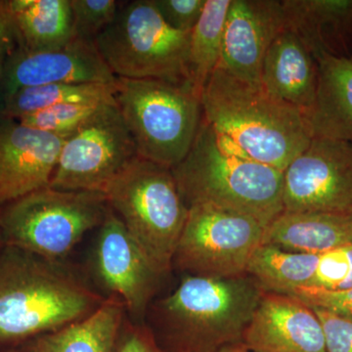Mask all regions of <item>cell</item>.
I'll use <instances>...</instances> for the list:
<instances>
[{
    "instance_id": "obj_1",
    "label": "cell",
    "mask_w": 352,
    "mask_h": 352,
    "mask_svg": "<svg viewBox=\"0 0 352 352\" xmlns=\"http://www.w3.org/2000/svg\"><path fill=\"white\" fill-rule=\"evenodd\" d=\"M106 298L63 261L0 248V346L29 342L87 317Z\"/></svg>"
},
{
    "instance_id": "obj_2",
    "label": "cell",
    "mask_w": 352,
    "mask_h": 352,
    "mask_svg": "<svg viewBox=\"0 0 352 352\" xmlns=\"http://www.w3.org/2000/svg\"><path fill=\"white\" fill-rule=\"evenodd\" d=\"M203 118L233 151L284 171L312 140L307 116L261 85L217 66L201 96Z\"/></svg>"
},
{
    "instance_id": "obj_3",
    "label": "cell",
    "mask_w": 352,
    "mask_h": 352,
    "mask_svg": "<svg viewBox=\"0 0 352 352\" xmlns=\"http://www.w3.org/2000/svg\"><path fill=\"white\" fill-rule=\"evenodd\" d=\"M171 171L188 207L208 204L265 227L284 212V171L233 151L204 118L188 154Z\"/></svg>"
},
{
    "instance_id": "obj_4",
    "label": "cell",
    "mask_w": 352,
    "mask_h": 352,
    "mask_svg": "<svg viewBox=\"0 0 352 352\" xmlns=\"http://www.w3.org/2000/svg\"><path fill=\"white\" fill-rule=\"evenodd\" d=\"M265 291L249 274L186 275L157 305V318L182 352H217L242 342Z\"/></svg>"
},
{
    "instance_id": "obj_5",
    "label": "cell",
    "mask_w": 352,
    "mask_h": 352,
    "mask_svg": "<svg viewBox=\"0 0 352 352\" xmlns=\"http://www.w3.org/2000/svg\"><path fill=\"white\" fill-rule=\"evenodd\" d=\"M104 194L157 272H170L189 210L171 168L135 157Z\"/></svg>"
},
{
    "instance_id": "obj_6",
    "label": "cell",
    "mask_w": 352,
    "mask_h": 352,
    "mask_svg": "<svg viewBox=\"0 0 352 352\" xmlns=\"http://www.w3.org/2000/svg\"><path fill=\"white\" fill-rule=\"evenodd\" d=\"M115 100L138 157L173 168L188 154L200 126L201 96L190 83L117 78Z\"/></svg>"
},
{
    "instance_id": "obj_7",
    "label": "cell",
    "mask_w": 352,
    "mask_h": 352,
    "mask_svg": "<svg viewBox=\"0 0 352 352\" xmlns=\"http://www.w3.org/2000/svg\"><path fill=\"white\" fill-rule=\"evenodd\" d=\"M110 208L101 192L44 187L0 207L3 243L63 261L85 234L101 226Z\"/></svg>"
},
{
    "instance_id": "obj_8",
    "label": "cell",
    "mask_w": 352,
    "mask_h": 352,
    "mask_svg": "<svg viewBox=\"0 0 352 352\" xmlns=\"http://www.w3.org/2000/svg\"><path fill=\"white\" fill-rule=\"evenodd\" d=\"M190 34L171 28L152 0H133L119 7L94 43L116 78L192 85Z\"/></svg>"
},
{
    "instance_id": "obj_9",
    "label": "cell",
    "mask_w": 352,
    "mask_h": 352,
    "mask_svg": "<svg viewBox=\"0 0 352 352\" xmlns=\"http://www.w3.org/2000/svg\"><path fill=\"white\" fill-rule=\"evenodd\" d=\"M173 265L186 275L227 278L247 274L266 227L249 215L208 205L189 206Z\"/></svg>"
},
{
    "instance_id": "obj_10",
    "label": "cell",
    "mask_w": 352,
    "mask_h": 352,
    "mask_svg": "<svg viewBox=\"0 0 352 352\" xmlns=\"http://www.w3.org/2000/svg\"><path fill=\"white\" fill-rule=\"evenodd\" d=\"M138 157L117 102L105 103L65 140L50 187L104 194L113 178Z\"/></svg>"
},
{
    "instance_id": "obj_11",
    "label": "cell",
    "mask_w": 352,
    "mask_h": 352,
    "mask_svg": "<svg viewBox=\"0 0 352 352\" xmlns=\"http://www.w3.org/2000/svg\"><path fill=\"white\" fill-rule=\"evenodd\" d=\"M284 212L352 217V144L314 138L284 170Z\"/></svg>"
},
{
    "instance_id": "obj_12",
    "label": "cell",
    "mask_w": 352,
    "mask_h": 352,
    "mask_svg": "<svg viewBox=\"0 0 352 352\" xmlns=\"http://www.w3.org/2000/svg\"><path fill=\"white\" fill-rule=\"evenodd\" d=\"M117 80L94 41L74 36L50 50L18 47L0 64V104L18 90L55 83H106Z\"/></svg>"
},
{
    "instance_id": "obj_13",
    "label": "cell",
    "mask_w": 352,
    "mask_h": 352,
    "mask_svg": "<svg viewBox=\"0 0 352 352\" xmlns=\"http://www.w3.org/2000/svg\"><path fill=\"white\" fill-rule=\"evenodd\" d=\"M94 266L104 288L120 298L134 317L144 314L163 277L112 208L99 227Z\"/></svg>"
},
{
    "instance_id": "obj_14",
    "label": "cell",
    "mask_w": 352,
    "mask_h": 352,
    "mask_svg": "<svg viewBox=\"0 0 352 352\" xmlns=\"http://www.w3.org/2000/svg\"><path fill=\"white\" fill-rule=\"evenodd\" d=\"M285 29L281 0H231L219 66L242 82L261 85L264 57Z\"/></svg>"
},
{
    "instance_id": "obj_15",
    "label": "cell",
    "mask_w": 352,
    "mask_h": 352,
    "mask_svg": "<svg viewBox=\"0 0 352 352\" xmlns=\"http://www.w3.org/2000/svg\"><path fill=\"white\" fill-rule=\"evenodd\" d=\"M66 138L0 117V207L50 186Z\"/></svg>"
},
{
    "instance_id": "obj_16",
    "label": "cell",
    "mask_w": 352,
    "mask_h": 352,
    "mask_svg": "<svg viewBox=\"0 0 352 352\" xmlns=\"http://www.w3.org/2000/svg\"><path fill=\"white\" fill-rule=\"evenodd\" d=\"M242 344L254 352H327L314 310L295 296L270 292L263 294Z\"/></svg>"
},
{
    "instance_id": "obj_17",
    "label": "cell",
    "mask_w": 352,
    "mask_h": 352,
    "mask_svg": "<svg viewBox=\"0 0 352 352\" xmlns=\"http://www.w3.org/2000/svg\"><path fill=\"white\" fill-rule=\"evenodd\" d=\"M261 83L271 96L305 116L314 108L318 85L317 62L302 39L287 28L264 57Z\"/></svg>"
},
{
    "instance_id": "obj_18",
    "label": "cell",
    "mask_w": 352,
    "mask_h": 352,
    "mask_svg": "<svg viewBox=\"0 0 352 352\" xmlns=\"http://www.w3.org/2000/svg\"><path fill=\"white\" fill-rule=\"evenodd\" d=\"M318 85L314 108L307 113L312 138L352 144V56L315 58Z\"/></svg>"
},
{
    "instance_id": "obj_19",
    "label": "cell",
    "mask_w": 352,
    "mask_h": 352,
    "mask_svg": "<svg viewBox=\"0 0 352 352\" xmlns=\"http://www.w3.org/2000/svg\"><path fill=\"white\" fill-rule=\"evenodd\" d=\"M286 28L302 39L314 58L342 56L352 38V0H282Z\"/></svg>"
},
{
    "instance_id": "obj_20",
    "label": "cell",
    "mask_w": 352,
    "mask_h": 352,
    "mask_svg": "<svg viewBox=\"0 0 352 352\" xmlns=\"http://www.w3.org/2000/svg\"><path fill=\"white\" fill-rule=\"evenodd\" d=\"M263 245L302 254H325L352 245V217L283 212L266 226Z\"/></svg>"
},
{
    "instance_id": "obj_21",
    "label": "cell",
    "mask_w": 352,
    "mask_h": 352,
    "mask_svg": "<svg viewBox=\"0 0 352 352\" xmlns=\"http://www.w3.org/2000/svg\"><path fill=\"white\" fill-rule=\"evenodd\" d=\"M126 309L110 296L94 314L66 327L28 342V352H116Z\"/></svg>"
},
{
    "instance_id": "obj_22",
    "label": "cell",
    "mask_w": 352,
    "mask_h": 352,
    "mask_svg": "<svg viewBox=\"0 0 352 352\" xmlns=\"http://www.w3.org/2000/svg\"><path fill=\"white\" fill-rule=\"evenodd\" d=\"M20 47L50 50L74 38L69 0H8Z\"/></svg>"
},
{
    "instance_id": "obj_23",
    "label": "cell",
    "mask_w": 352,
    "mask_h": 352,
    "mask_svg": "<svg viewBox=\"0 0 352 352\" xmlns=\"http://www.w3.org/2000/svg\"><path fill=\"white\" fill-rule=\"evenodd\" d=\"M320 254H302L261 245L248 266L247 274L270 293L289 295L314 283Z\"/></svg>"
},
{
    "instance_id": "obj_24",
    "label": "cell",
    "mask_w": 352,
    "mask_h": 352,
    "mask_svg": "<svg viewBox=\"0 0 352 352\" xmlns=\"http://www.w3.org/2000/svg\"><path fill=\"white\" fill-rule=\"evenodd\" d=\"M115 83H55L24 88L1 102L0 117L16 120L64 104L116 101Z\"/></svg>"
},
{
    "instance_id": "obj_25",
    "label": "cell",
    "mask_w": 352,
    "mask_h": 352,
    "mask_svg": "<svg viewBox=\"0 0 352 352\" xmlns=\"http://www.w3.org/2000/svg\"><path fill=\"white\" fill-rule=\"evenodd\" d=\"M230 2L231 0H206L200 19L190 34V80L200 96L208 78L219 64L224 25Z\"/></svg>"
},
{
    "instance_id": "obj_26",
    "label": "cell",
    "mask_w": 352,
    "mask_h": 352,
    "mask_svg": "<svg viewBox=\"0 0 352 352\" xmlns=\"http://www.w3.org/2000/svg\"><path fill=\"white\" fill-rule=\"evenodd\" d=\"M115 102V101H113ZM105 103H73L44 109L16 119L21 124L54 135L68 138L89 120Z\"/></svg>"
},
{
    "instance_id": "obj_27",
    "label": "cell",
    "mask_w": 352,
    "mask_h": 352,
    "mask_svg": "<svg viewBox=\"0 0 352 352\" xmlns=\"http://www.w3.org/2000/svg\"><path fill=\"white\" fill-rule=\"evenodd\" d=\"M74 36L94 41L115 19L119 11L116 0H69Z\"/></svg>"
},
{
    "instance_id": "obj_28",
    "label": "cell",
    "mask_w": 352,
    "mask_h": 352,
    "mask_svg": "<svg viewBox=\"0 0 352 352\" xmlns=\"http://www.w3.org/2000/svg\"><path fill=\"white\" fill-rule=\"evenodd\" d=\"M347 247L321 254L314 283L310 288L340 291L351 272Z\"/></svg>"
},
{
    "instance_id": "obj_29",
    "label": "cell",
    "mask_w": 352,
    "mask_h": 352,
    "mask_svg": "<svg viewBox=\"0 0 352 352\" xmlns=\"http://www.w3.org/2000/svg\"><path fill=\"white\" fill-rule=\"evenodd\" d=\"M289 295L295 296L309 307L352 319V289L330 291L319 288H300L294 289Z\"/></svg>"
},
{
    "instance_id": "obj_30",
    "label": "cell",
    "mask_w": 352,
    "mask_h": 352,
    "mask_svg": "<svg viewBox=\"0 0 352 352\" xmlns=\"http://www.w3.org/2000/svg\"><path fill=\"white\" fill-rule=\"evenodd\" d=\"M160 15L173 29L191 32L206 6V0H152Z\"/></svg>"
},
{
    "instance_id": "obj_31",
    "label": "cell",
    "mask_w": 352,
    "mask_h": 352,
    "mask_svg": "<svg viewBox=\"0 0 352 352\" xmlns=\"http://www.w3.org/2000/svg\"><path fill=\"white\" fill-rule=\"evenodd\" d=\"M325 333L327 352H352V319L315 309Z\"/></svg>"
},
{
    "instance_id": "obj_32",
    "label": "cell",
    "mask_w": 352,
    "mask_h": 352,
    "mask_svg": "<svg viewBox=\"0 0 352 352\" xmlns=\"http://www.w3.org/2000/svg\"><path fill=\"white\" fill-rule=\"evenodd\" d=\"M116 352H163L144 327L124 322Z\"/></svg>"
},
{
    "instance_id": "obj_33",
    "label": "cell",
    "mask_w": 352,
    "mask_h": 352,
    "mask_svg": "<svg viewBox=\"0 0 352 352\" xmlns=\"http://www.w3.org/2000/svg\"><path fill=\"white\" fill-rule=\"evenodd\" d=\"M18 47H20L19 38L8 1L0 0V64Z\"/></svg>"
},
{
    "instance_id": "obj_34",
    "label": "cell",
    "mask_w": 352,
    "mask_h": 352,
    "mask_svg": "<svg viewBox=\"0 0 352 352\" xmlns=\"http://www.w3.org/2000/svg\"><path fill=\"white\" fill-rule=\"evenodd\" d=\"M217 352H254L250 351L248 347H245L242 342H239V344H229V346H226L221 347V349H219Z\"/></svg>"
},
{
    "instance_id": "obj_35",
    "label": "cell",
    "mask_w": 352,
    "mask_h": 352,
    "mask_svg": "<svg viewBox=\"0 0 352 352\" xmlns=\"http://www.w3.org/2000/svg\"><path fill=\"white\" fill-rule=\"evenodd\" d=\"M347 251H349V261H351V272H349V277H347L344 286H342V289H340V291L352 289V245H349V247L347 248Z\"/></svg>"
},
{
    "instance_id": "obj_36",
    "label": "cell",
    "mask_w": 352,
    "mask_h": 352,
    "mask_svg": "<svg viewBox=\"0 0 352 352\" xmlns=\"http://www.w3.org/2000/svg\"><path fill=\"white\" fill-rule=\"evenodd\" d=\"M3 238H2L1 227H0V248L3 245Z\"/></svg>"
}]
</instances>
